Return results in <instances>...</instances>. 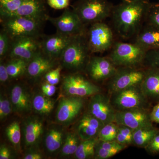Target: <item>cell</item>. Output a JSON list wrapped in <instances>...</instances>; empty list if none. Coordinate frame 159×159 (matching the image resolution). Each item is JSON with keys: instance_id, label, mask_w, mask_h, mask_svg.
<instances>
[{"instance_id": "1f68e13d", "label": "cell", "mask_w": 159, "mask_h": 159, "mask_svg": "<svg viewBox=\"0 0 159 159\" xmlns=\"http://www.w3.org/2000/svg\"><path fill=\"white\" fill-rule=\"evenodd\" d=\"M6 136L11 144L16 147H19L21 137V131L19 123L17 121L11 122L6 128Z\"/></svg>"}, {"instance_id": "d6a6232c", "label": "cell", "mask_w": 159, "mask_h": 159, "mask_svg": "<svg viewBox=\"0 0 159 159\" xmlns=\"http://www.w3.org/2000/svg\"><path fill=\"white\" fill-rule=\"evenodd\" d=\"M133 129L128 126L119 125L116 141L126 146L133 144Z\"/></svg>"}, {"instance_id": "9a60e30c", "label": "cell", "mask_w": 159, "mask_h": 159, "mask_svg": "<svg viewBox=\"0 0 159 159\" xmlns=\"http://www.w3.org/2000/svg\"><path fill=\"white\" fill-rule=\"evenodd\" d=\"M90 97L88 112L104 125L115 122L116 111L111 102L110 98L100 93Z\"/></svg>"}, {"instance_id": "e0dca14e", "label": "cell", "mask_w": 159, "mask_h": 159, "mask_svg": "<svg viewBox=\"0 0 159 159\" xmlns=\"http://www.w3.org/2000/svg\"><path fill=\"white\" fill-rule=\"evenodd\" d=\"M16 16L30 18L43 22L48 16L46 13L44 0H25L17 10L1 18Z\"/></svg>"}, {"instance_id": "8d00e7d4", "label": "cell", "mask_w": 159, "mask_h": 159, "mask_svg": "<svg viewBox=\"0 0 159 159\" xmlns=\"http://www.w3.org/2000/svg\"><path fill=\"white\" fill-rule=\"evenodd\" d=\"M11 101L6 95L2 93L0 96V119L1 121L6 119L12 111Z\"/></svg>"}, {"instance_id": "ba28073f", "label": "cell", "mask_w": 159, "mask_h": 159, "mask_svg": "<svg viewBox=\"0 0 159 159\" xmlns=\"http://www.w3.org/2000/svg\"><path fill=\"white\" fill-rule=\"evenodd\" d=\"M2 29L11 40L27 36H38L42 22L23 16L1 18Z\"/></svg>"}, {"instance_id": "b9f144b4", "label": "cell", "mask_w": 159, "mask_h": 159, "mask_svg": "<svg viewBox=\"0 0 159 159\" xmlns=\"http://www.w3.org/2000/svg\"><path fill=\"white\" fill-rule=\"evenodd\" d=\"M56 86L49 83L46 82L43 84L41 86V91L42 93L47 97H52L56 92Z\"/></svg>"}, {"instance_id": "7a4b0ae2", "label": "cell", "mask_w": 159, "mask_h": 159, "mask_svg": "<svg viewBox=\"0 0 159 159\" xmlns=\"http://www.w3.org/2000/svg\"><path fill=\"white\" fill-rule=\"evenodd\" d=\"M84 33L75 35L61 57V66L73 73L85 71L91 57Z\"/></svg>"}, {"instance_id": "ac0fdd59", "label": "cell", "mask_w": 159, "mask_h": 159, "mask_svg": "<svg viewBox=\"0 0 159 159\" xmlns=\"http://www.w3.org/2000/svg\"><path fill=\"white\" fill-rule=\"evenodd\" d=\"M32 99L27 89L20 85L16 84L11 89L10 101L13 111L20 115L29 113L32 108Z\"/></svg>"}, {"instance_id": "ab89813d", "label": "cell", "mask_w": 159, "mask_h": 159, "mask_svg": "<svg viewBox=\"0 0 159 159\" xmlns=\"http://www.w3.org/2000/svg\"><path fill=\"white\" fill-rule=\"evenodd\" d=\"M145 149L148 152L152 154L159 153V131L151 140Z\"/></svg>"}, {"instance_id": "603a6c76", "label": "cell", "mask_w": 159, "mask_h": 159, "mask_svg": "<svg viewBox=\"0 0 159 159\" xmlns=\"http://www.w3.org/2000/svg\"><path fill=\"white\" fill-rule=\"evenodd\" d=\"M141 87L142 92L149 101L159 102V69L147 68L146 75Z\"/></svg>"}, {"instance_id": "7c38bea8", "label": "cell", "mask_w": 159, "mask_h": 159, "mask_svg": "<svg viewBox=\"0 0 159 159\" xmlns=\"http://www.w3.org/2000/svg\"><path fill=\"white\" fill-rule=\"evenodd\" d=\"M82 97L67 96L59 102L56 114V120L58 124L68 125L78 116L84 106Z\"/></svg>"}, {"instance_id": "74e56055", "label": "cell", "mask_w": 159, "mask_h": 159, "mask_svg": "<svg viewBox=\"0 0 159 159\" xmlns=\"http://www.w3.org/2000/svg\"><path fill=\"white\" fill-rule=\"evenodd\" d=\"M144 66L147 68L159 69V49L147 52Z\"/></svg>"}, {"instance_id": "e575fe53", "label": "cell", "mask_w": 159, "mask_h": 159, "mask_svg": "<svg viewBox=\"0 0 159 159\" xmlns=\"http://www.w3.org/2000/svg\"><path fill=\"white\" fill-rule=\"evenodd\" d=\"M145 23L159 29V2L151 4Z\"/></svg>"}, {"instance_id": "83f0119b", "label": "cell", "mask_w": 159, "mask_h": 159, "mask_svg": "<svg viewBox=\"0 0 159 159\" xmlns=\"http://www.w3.org/2000/svg\"><path fill=\"white\" fill-rule=\"evenodd\" d=\"M29 62L20 58H10L6 63L10 79L17 78L26 74Z\"/></svg>"}, {"instance_id": "7402d4cb", "label": "cell", "mask_w": 159, "mask_h": 159, "mask_svg": "<svg viewBox=\"0 0 159 159\" xmlns=\"http://www.w3.org/2000/svg\"><path fill=\"white\" fill-rule=\"evenodd\" d=\"M55 61L48 57L41 51L29 62L26 74L33 78L44 76L48 71L54 69Z\"/></svg>"}, {"instance_id": "484cf974", "label": "cell", "mask_w": 159, "mask_h": 159, "mask_svg": "<svg viewBox=\"0 0 159 159\" xmlns=\"http://www.w3.org/2000/svg\"><path fill=\"white\" fill-rule=\"evenodd\" d=\"M159 131L153 125L135 129L133 132V144L138 147L145 148Z\"/></svg>"}, {"instance_id": "7dc6e473", "label": "cell", "mask_w": 159, "mask_h": 159, "mask_svg": "<svg viewBox=\"0 0 159 159\" xmlns=\"http://www.w3.org/2000/svg\"><path fill=\"white\" fill-rule=\"evenodd\" d=\"M126 1H130V0H126Z\"/></svg>"}, {"instance_id": "4dcf8cb0", "label": "cell", "mask_w": 159, "mask_h": 159, "mask_svg": "<svg viewBox=\"0 0 159 159\" xmlns=\"http://www.w3.org/2000/svg\"><path fill=\"white\" fill-rule=\"evenodd\" d=\"M119 125L116 122H111L103 125L99 131L97 139L102 142L116 141Z\"/></svg>"}, {"instance_id": "5b68a950", "label": "cell", "mask_w": 159, "mask_h": 159, "mask_svg": "<svg viewBox=\"0 0 159 159\" xmlns=\"http://www.w3.org/2000/svg\"><path fill=\"white\" fill-rule=\"evenodd\" d=\"M84 36L92 54L109 51L115 42V33L110 26L104 22L90 25Z\"/></svg>"}, {"instance_id": "d590c367", "label": "cell", "mask_w": 159, "mask_h": 159, "mask_svg": "<svg viewBox=\"0 0 159 159\" xmlns=\"http://www.w3.org/2000/svg\"><path fill=\"white\" fill-rule=\"evenodd\" d=\"M11 39L5 30L2 29L0 32V57L2 60L9 55Z\"/></svg>"}, {"instance_id": "4fadbf2b", "label": "cell", "mask_w": 159, "mask_h": 159, "mask_svg": "<svg viewBox=\"0 0 159 159\" xmlns=\"http://www.w3.org/2000/svg\"><path fill=\"white\" fill-rule=\"evenodd\" d=\"M118 67L108 57L91 56L85 72L92 80L101 82L109 80L116 72Z\"/></svg>"}, {"instance_id": "4316f807", "label": "cell", "mask_w": 159, "mask_h": 159, "mask_svg": "<svg viewBox=\"0 0 159 159\" xmlns=\"http://www.w3.org/2000/svg\"><path fill=\"white\" fill-rule=\"evenodd\" d=\"M54 101L42 94L35 95L32 99V109L41 115H48L54 108Z\"/></svg>"}, {"instance_id": "6da1fadb", "label": "cell", "mask_w": 159, "mask_h": 159, "mask_svg": "<svg viewBox=\"0 0 159 159\" xmlns=\"http://www.w3.org/2000/svg\"><path fill=\"white\" fill-rule=\"evenodd\" d=\"M149 0H122L114 6L110 18L114 33L121 39L133 40L146 20Z\"/></svg>"}, {"instance_id": "d4e9b609", "label": "cell", "mask_w": 159, "mask_h": 159, "mask_svg": "<svg viewBox=\"0 0 159 159\" xmlns=\"http://www.w3.org/2000/svg\"><path fill=\"white\" fill-rule=\"evenodd\" d=\"M62 129L57 126L51 127L48 131L45 139V146L51 153H55L61 149L65 139Z\"/></svg>"}, {"instance_id": "836d02e7", "label": "cell", "mask_w": 159, "mask_h": 159, "mask_svg": "<svg viewBox=\"0 0 159 159\" xmlns=\"http://www.w3.org/2000/svg\"><path fill=\"white\" fill-rule=\"evenodd\" d=\"M25 0H0L1 17L17 10Z\"/></svg>"}, {"instance_id": "7bdbcfd3", "label": "cell", "mask_w": 159, "mask_h": 159, "mask_svg": "<svg viewBox=\"0 0 159 159\" xmlns=\"http://www.w3.org/2000/svg\"><path fill=\"white\" fill-rule=\"evenodd\" d=\"M10 79L6 68V63L1 60L0 63V82L2 84L6 83Z\"/></svg>"}, {"instance_id": "5bb4252c", "label": "cell", "mask_w": 159, "mask_h": 159, "mask_svg": "<svg viewBox=\"0 0 159 159\" xmlns=\"http://www.w3.org/2000/svg\"><path fill=\"white\" fill-rule=\"evenodd\" d=\"M115 122L133 130L152 125L150 112L147 108H134L116 111Z\"/></svg>"}, {"instance_id": "2e32d148", "label": "cell", "mask_w": 159, "mask_h": 159, "mask_svg": "<svg viewBox=\"0 0 159 159\" xmlns=\"http://www.w3.org/2000/svg\"><path fill=\"white\" fill-rule=\"evenodd\" d=\"M74 36L58 32L47 36L41 41V51L51 59L54 60L60 59Z\"/></svg>"}, {"instance_id": "60d3db41", "label": "cell", "mask_w": 159, "mask_h": 159, "mask_svg": "<svg viewBox=\"0 0 159 159\" xmlns=\"http://www.w3.org/2000/svg\"><path fill=\"white\" fill-rule=\"evenodd\" d=\"M70 0H47V3L51 8L55 9H63L67 8Z\"/></svg>"}, {"instance_id": "8fae6325", "label": "cell", "mask_w": 159, "mask_h": 159, "mask_svg": "<svg viewBox=\"0 0 159 159\" xmlns=\"http://www.w3.org/2000/svg\"><path fill=\"white\" fill-rule=\"evenodd\" d=\"M37 37L23 36L11 40L9 58H20L29 62L41 51V43Z\"/></svg>"}, {"instance_id": "ffe728a7", "label": "cell", "mask_w": 159, "mask_h": 159, "mask_svg": "<svg viewBox=\"0 0 159 159\" xmlns=\"http://www.w3.org/2000/svg\"><path fill=\"white\" fill-rule=\"evenodd\" d=\"M23 135L25 145L27 147H33L39 143L43 133V122L38 117H28L23 125Z\"/></svg>"}, {"instance_id": "f546056e", "label": "cell", "mask_w": 159, "mask_h": 159, "mask_svg": "<svg viewBox=\"0 0 159 159\" xmlns=\"http://www.w3.org/2000/svg\"><path fill=\"white\" fill-rule=\"evenodd\" d=\"M80 137L76 132H69L66 135L61 150L62 156L67 157L75 154L80 144Z\"/></svg>"}, {"instance_id": "f6af8a7d", "label": "cell", "mask_w": 159, "mask_h": 159, "mask_svg": "<svg viewBox=\"0 0 159 159\" xmlns=\"http://www.w3.org/2000/svg\"><path fill=\"white\" fill-rule=\"evenodd\" d=\"M150 116L152 122L159 124V102L150 111Z\"/></svg>"}, {"instance_id": "44dd1931", "label": "cell", "mask_w": 159, "mask_h": 159, "mask_svg": "<svg viewBox=\"0 0 159 159\" xmlns=\"http://www.w3.org/2000/svg\"><path fill=\"white\" fill-rule=\"evenodd\" d=\"M133 40L147 52L159 49V29L145 23Z\"/></svg>"}, {"instance_id": "f1b7e54d", "label": "cell", "mask_w": 159, "mask_h": 159, "mask_svg": "<svg viewBox=\"0 0 159 159\" xmlns=\"http://www.w3.org/2000/svg\"><path fill=\"white\" fill-rule=\"evenodd\" d=\"M98 141L97 138L82 140L74 154L76 158L87 159L94 157L95 148Z\"/></svg>"}, {"instance_id": "52a82bcc", "label": "cell", "mask_w": 159, "mask_h": 159, "mask_svg": "<svg viewBox=\"0 0 159 159\" xmlns=\"http://www.w3.org/2000/svg\"><path fill=\"white\" fill-rule=\"evenodd\" d=\"M111 102L116 111L134 108H148L149 101L141 85L132 87L111 93Z\"/></svg>"}, {"instance_id": "3957f363", "label": "cell", "mask_w": 159, "mask_h": 159, "mask_svg": "<svg viewBox=\"0 0 159 159\" xmlns=\"http://www.w3.org/2000/svg\"><path fill=\"white\" fill-rule=\"evenodd\" d=\"M108 55L117 67L144 66L147 51L134 42L115 41Z\"/></svg>"}, {"instance_id": "bcb514c9", "label": "cell", "mask_w": 159, "mask_h": 159, "mask_svg": "<svg viewBox=\"0 0 159 159\" xmlns=\"http://www.w3.org/2000/svg\"><path fill=\"white\" fill-rule=\"evenodd\" d=\"M24 159H42L43 158L42 154L37 151H31L26 154L23 158Z\"/></svg>"}, {"instance_id": "8992f818", "label": "cell", "mask_w": 159, "mask_h": 159, "mask_svg": "<svg viewBox=\"0 0 159 159\" xmlns=\"http://www.w3.org/2000/svg\"><path fill=\"white\" fill-rule=\"evenodd\" d=\"M147 68L119 67L112 77L109 80L108 89L111 93L125 89L141 85L146 74Z\"/></svg>"}, {"instance_id": "f35d334b", "label": "cell", "mask_w": 159, "mask_h": 159, "mask_svg": "<svg viewBox=\"0 0 159 159\" xmlns=\"http://www.w3.org/2000/svg\"><path fill=\"white\" fill-rule=\"evenodd\" d=\"M62 67L59 66L55 69H52L48 71L44 75L46 82L53 85H56L59 83L61 77V71Z\"/></svg>"}, {"instance_id": "d6986e66", "label": "cell", "mask_w": 159, "mask_h": 159, "mask_svg": "<svg viewBox=\"0 0 159 159\" xmlns=\"http://www.w3.org/2000/svg\"><path fill=\"white\" fill-rule=\"evenodd\" d=\"M104 124L88 112L84 114L76 125L75 130L82 140L97 138Z\"/></svg>"}, {"instance_id": "30bf717a", "label": "cell", "mask_w": 159, "mask_h": 159, "mask_svg": "<svg viewBox=\"0 0 159 159\" xmlns=\"http://www.w3.org/2000/svg\"><path fill=\"white\" fill-rule=\"evenodd\" d=\"M47 20L56 28L57 32L70 36L84 34L86 26L74 10L66 9L60 16H48Z\"/></svg>"}, {"instance_id": "cb8c5ba5", "label": "cell", "mask_w": 159, "mask_h": 159, "mask_svg": "<svg viewBox=\"0 0 159 159\" xmlns=\"http://www.w3.org/2000/svg\"><path fill=\"white\" fill-rule=\"evenodd\" d=\"M126 146L116 141L102 142L98 140L95 148L94 157L97 159H107L122 151Z\"/></svg>"}, {"instance_id": "277c9868", "label": "cell", "mask_w": 159, "mask_h": 159, "mask_svg": "<svg viewBox=\"0 0 159 159\" xmlns=\"http://www.w3.org/2000/svg\"><path fill=\"white\" fill-rule=\"evenodd\" d=\"M113 7L108 0H79L73 10L86 26L110 17Z\"/></svg>"}, {"instance_id": "ee69618b", "label": "cell", "mask_w": 159, "mask_h": 159, "mask_svg": "<svg viewBox=\"0 0 159 159\" xmlns=\"http://www.w3.org/2000/svg\"><path fill=\"white\" fill-rule=\"evenodd\" d=\"M11 152L10 148L6 145H2L0 147V159L11 158Z\"/></svg>"}, {"instance_id": "9c48e42d", "label": "cell", "mask_w": 159, "mask_h": 159, "mask_svg": "<svg viewBox=\"0 0 159 159\" xmlns=\"http://www.w3.org/2000/svg\"><path fill=\"white\" fill-rule=\"evenodd\" d=\"M63 91L67 96L84 97H92L100 93L101 89L79 73L67 75L63 80Z\"/></svg>"}]
</instances>
